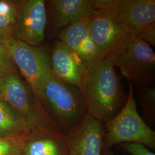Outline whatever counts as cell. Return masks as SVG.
<instances>
[{
  "instance_id": "obj_2",
  "label": "cell",
  "mask_w": 155,
  "mask_h": 155,
  "mask_svg": "<svg viewBox=\"0 0 155 155\" xmlns=\"http://www.w3.org/2000/svg\"><path fill=\"white\" fill-rule=\"evenodd\" d=\"M36 97L59 130L65 134L74 130L88 113L80 89L64 83L52 70Z\"/></svg>"
},
{
  "instance_id": "obj_6",
  "label": "cell",
  "mask_w": 155,
  "mask_h": 155,
  "mask_svg": "<svg viewBox=\"0 0 155 155\" xmlns=\"http://www.w3.org/2000/svg\"><path fill=\"white\" fill-rule=\"evenodd\" d=\"M5 44L12 61L36 97L51 70L50 55L43 47L32 46L13 37L6 40Z\"/></svg>"
},
{
  "instance_id": "obj_12",
  "label": "cell",
  "mask_w": 155,
  "mask_h": 155,
  "mask_svg": "<svg viewBox=\"0 0 155 155\" xmlns=\"http://www.w3.org/2000/svg\"><path fill=\"white\" fill-rule=\"evenodd\" d=\"M51 26L54 33L74 23L89 18L96 12L92 0L49 1Z\"/></svg>"
},
{
  "instance_id": "obj_19",
  "label": "cell",
  "mask_w": 155,
  "mask_h": 155,
  "mask_svg": "<svg viewBox=\"0 0 155 155\" xmlns=\"http://www.w3.org/2000/svg\"><path fill=\"white\" fill-rule=\"evenodd\" d=\"M17 72L6 48L5 40L0 38V78L5 77Z\"/></svg>"
},
{
  "instance_id": "obj_7",
  "label": "cell",
  "mask_w": 155,
  "mask_h": 155,
  "mask_svg": "<svg viewBox=\"0 0 155 155\" xmlns=\"http://www.w3.org/2000/svg\"><path fill=\"white\" fill-rule=\"evenodd\" d=\"M89 28L99 60L118 54L135 36V29L95 12L89 18Z\"/></svg>"
},
{
  "instance_id": "obj_8",
  "label": "cell",
  "mask_w": 155,
  "mask_h": 155,
  "mask_svg": "<svg viewBox=\"0 0 155 155\" xmlns=\"http://www.w3.org/2000/svg\"><path fill=\"white\" fill-rule=\"evenodd\" d=\"M96 12L136 29L155 22V0H92Z\"/></svg>"
},
{
  "instance_id": "obj_10",
  "label": "cell",
  "mask_w": 155,
  "mask_h": 155,
  "mask_svg": "<svg viewBox=\"0 0 155 155\" xmlns=\"http://www.w3.org/2000/svg\"><path fill=\"white\" fill-rule=\"evenodd\" d=\"M67 136L70 155H102L104 128L88 113Z\"/></svg>"
},
{
  "instance_id": "obj_17",
  "label": "cell",
  "mask_w": 155,
  "mask_h": 155,
  "mask_svg": "<svg viewBox=\"0 0 155 155\" xmlns=\"http://www.w3.org/2000/svg\"><path fill=\"white\" fill-rule=\"evenodd\" d=\"M145 115L154 121L155 114V87L154 84H135Z\"/></svg>"
},
{
  "instance_id": "obj_21",
  "label": "cell",
  "mask_w": 155,
  "mask_h": 155,
  "mask_svg": "<svg viewBox=\"0 0 155 155\" xmlns=\"http://www.w3.org/2000/svg\"><path fill=\"white\" fill-rule=\"evenodd\" d=\"M122 147L130 155H155L143 144L127 143L122 144Z\"/></svg>"
},
{
  "instance_id": "obj_13",
  "label": "cell",
  "mask_w": 155,
  "mask_h": 155,
  "mask_svg": "<svg viewBox=\"0 0 155 155\" xmlns=\"http://www.w3.org/2000/svg\"><path fill=\"white\" fill-rule=\"evenodd\" d=\"M89 18L73 24L58 35V40L77 54L87 68L100 61L90 32Z\"/></svg>"
},
{
  "instance_id": "obj_22",
  "label": "cell",
  "mask_w": 155,
  "mask_h": 155,
  "mask_svg": "<svg viewBox=\"0 0 155 155\" xmlns=\"http://www.w3.org/2000/svg\"><path fill=\"white\" fill-rule=\"evenodd\" d=\"M102 155H114V154L109 150H106L102 153Z\"/></svg>"
},
{
  "instance_id": "obj_9",
  "label": "cell",
  "mask_w": 155,
  "mask_h": 155,
  "mask_svg": "<svg viewBox=\"0 0 155 155\" xmlns=\"http://www.w3.org/2000/svg\"><path fill=\"white\" fill-rule=\"evenodd\" d=\"M47 15L44 0L19 1L12 37L34 47L45 40Z\"/></svg>"
},
{
  "instance_id": "obj_1",
  "label": "cell",
  "mask_w": 155,
  "mask_h": 155,
  "mask_svg": "<svg viewBox=\"0 0 155 155\" xmlns=\"http://www.w3.org/2000/svg\"><path fill=\"white\" fill-rule=\"evenodd\" d=\"M80 90L88 114L101 122L109 121L123 107L125 94L110 59L88 67Z\"/></svg>"
},
{
  "instance_id": "obj_15",
  "label": "cell",
  "mask_w": 155,
  "mask_h": 155,
  "mask_svg": "<svg viewBox=\"0 0 155 155\" xmlns=\"http://www.w3.org/2000/svg\"><path fill=\"white\" fill-rule=\"evenodd\" d=\"M26 134L16 114L0 100V138L17 137Z\"/></svg>"
},
{
  "instance_id": "obj_3",
  "label": "cell",
  "mask_w": 155,
  "mask_h": 155,
  "mask_svg": "<svg viewBox=\"0 0 155 155\" xmlns=\"http://www.w3.org/2000/svg\"><path fill=\"white\" fill-rule=\"evenodd\" d=\"M0 100L16 114L26 133L40 129L60 131L18 72L0 78Z\"/></svg>"
},
{
  "instance_id": "obj_5",
  "label": "cell",
  "mask_w": 155,
  "mask_h": 155,
  "mask_svg": "<svg viewBox=\"0 0 155 155\" xmlns=\"http://www.w3.org/2000/svg\"><path fill=\"white\" fill-rule=\"evenodd\" d=\"M109 59L133 84H154L155 52L143 40L133 36L118 54Z\"/></svg>"
},
{
  "instance_id": "obj_20",
  "label": "cell",
  "mask_w": 155,
  "mask_h": 155,
  "mask_svg": "<svg viewBox=\"0 0 155 155\" xmlns=\"http://www.w3.org/2000/svg\"><path fill=\"white\" fill-rule=\"evenodd\" d=\"M135 36L143 40L150 46H155V22L135 29Z\"/></svg>"
},
{
  "instance_id": "obj_11",
  "label": "cell",
  "mask_w": 155,
  "mask_h": 155,
  "mask_svg": "<svg viewBox=\"0 0 155 155\" xmlns=\"http://www.w3.org/2000/svg\"><path fill=\"white\" fill-rule=\"evenodd\" d=\"M50 56L51 68L56 77L81 89L87 67L79 56L57 40Z\"/></svg>"
},
{
  "instance_id": "obj_16",
  "label": "cell",
  "mask_w": 155,
  "mask_h": 155,
  "mask_svg": "<svg viewBox=\"0 0 155 155\" xmlns=\"http://www.w3.org/2000/svg\"><path fill=\"white\" fill-rule=\"evenodd\" d=\"M18 5L19 1L0 0V38L5 41L12 37Z\"/></svg>"
},
{
  "instance_id": "obj_14",
  "label": "cell",
  "mask_w": 155,
  "mask_h": 155,
  "mask_svg": "<svg viewBox=\"0 0 155 155\" xmlns=\"http://www.w3.org/2000/svg\"><path fill=\"white\" fill-rule=\"evenodd\" d=\"M22 155H70L67 134L51 129L27 133Z\"/></svg>"
},
{
  "instance_id": "obj_4",
  "label": "cell",
  "mask_w": 155,
  "mask_h": 155,
  "mask_svg": "<svg viewBox=\"0 0 155 155\" xmlns=\"http://www.w3.org/2000/svg\"><path fill=\"white\" fill-rule=\"evenodd\" d=\"M129 82V93L121 109L104 127L103 150L120 143L143 144L151 149L155 148V132L145 122L137 110L134 98L133 84Z\"/></svg>"
},
{
  "instance_id": "obj_18",
  "label": "cell",
  "mask_w": 155,
  "mask_h": 155,
  "mask_svg": "<svg viewBox=\"0 0 155 155\" xmlns=\"http://www.w3.org/2000/svg\"><path fill=\"white\" fill-rule=\"evenodd\" d=\"M26 134L0 138V155H22Z\"/></svg>"
}]
</instances>
